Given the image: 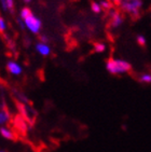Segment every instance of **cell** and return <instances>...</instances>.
I'll list each match as a JSON object with an SVG mask.
<instances>
[{"instance_id":"obj_18","label":"cell","mask_w":151,"mask_h":152,"mask_svg":"<svg viewBox=\"0 0 151 152\" xmlns=\"http://www.w3.org/2000/svg\"><path fill=\"white\" fill-rule=\"evenodd\" d=\"M6 30H7V23L4 18L2 16H0V35L3 36L6 35Z\"/></svg>"},{"instance_id":"obj_17","label":"cell","mask_w":151,"mask_h":152,"mask_svg":"<svg viewBox=\"0 0 151 152\" xmlns=\"http://www.w3.org/2000/svg\"><path fill=\"white\" fill-rule=\"evenodd\" d=\"M14 0H7V11L9 12L10 14H14Z\"/></svg>"},{"instance_id":"obj_19","label":"cell","mask_w":151,"mask_h":152,"mask_svg":"<svg viewBox=\"0 0 151 152\" xmlns=\"http://www.w3.org/2000/svg\"><path fill=\"white\" fill-rule=\"evenodd\" d=\"M136 42L138 44H139L140 47H145L146 43H147V39H146L145 36H142V35H138L136 37Z\"/></svg>"},{"instance_id":"obj_1","label":"cell","mask_w":151,"mask_h":152,"mask_svg":"<svg viewBox=\"0 0 151 152\" xmlns=\"http://www.w3.org/2000/svg\"><path fill=\"white\" fill-rule=\"evenodd\" d=\"M106 69L110 75L119 76L131 71L132 65L128 61L120 58H109L106 61Z\"/></svg>"},{"instance_id":"obj_5","label":"cell","mask_w":151,"mask_h":152,"mask_svg":"<svg viewBox=\"0 0 151 152\" xmlns=\"http://www.w3.org/2000/svg\"><path fill=\"white\" fill-rule=\"evenodd\" d=\"M24 23H25V26L29 31L34 34V35H39L41 31V28H42V22H41L40 18H38L34 13H30V14L27 16V18H24Z\"/></svg>"},{"instance_id":"obj_11","label":"cell","mask_w":151,"mask_h":152,"mask_svg":"<svg viewBox=\"0 0 151 152\" xmlns=\"http://www.w3.org/2000/svg\"><path fill=\"white\" fill-rule=\"evenodd\" d=\"M36 51L42 56H49L51 54V48L49 47V44L42 42H38L36 44Z\"/></svg>"},{"instance_id":"obj_3","label":"cell","mask_w":151,"mask_h":152,"mask_svg":"<svg viewBox=\"0 0 151 152\" xmlns=\"http://www.w3.org/2000/svg\"><path fill=\"white\" fill-rule=\"evenodd\" d=\"M15 106H16L20 114L24 118V120L28 123V125H34L36 123V120H37L38 113L35 109L32 108V106L29 105V104H22V102H15Z\"/></svg>"},{"instance_id":"obj_22","label":"cell","mask_w":151,"mask_h":152,"mask_svg":"<svg viewBox=\"0 0 151 152\" xmlns=\"http://www.w3.org/2000/svg\"><path fill=\"white\" fill-rule=\"evenodd\" d=\"M109 1L112 3L113 7H119V4L121 3V1H122V0H109Z\"/></svg>"},{"instance_id":"obj_23","label":"cell","mask_w":151,"mask_h":152,"mask_svg":"<svg viewBox=\"0 0 151 152\" xmlns=\"http://www.w3.org/2000/svg\"><path fill=\"white\" fill-rule=\"evenodd\" d=\"M0 4L2 7L3 11H7V0H0Z\"/></svg>"},{"instance_id":"obj_4","label":"cell","mask_w":151,"mask_h":152,"mask_svg":"<svg viewBox=\"0 0 151 152\" xmlns=\"http://www.w3.org/2000/svg\"><path fill=\"white\" fill-rule=\"evenodd\" d=\"M107 16L109 18L108 25L110 27V29H118L124 23V16H123V14L118 9H116L114 7L111 8L109 11H107Z\"/></svg>"},{"instance_id":"obj_24","label":"cell","mask_w":151,"mask_h":152,"mask_svg":"<svg viewBox=\"0 0 151 152\" xmlns=\"http://www.w3.org/2000/svg\"><path fill=\"white\" fill-rule=\"evenodd\" d=\"M23 1H24L25 3H29L30 1H32V0H23Z\"/></svg>"},{"instance_id":"obj_25","label":"cell","mask_w":151,"mask_h":152,"mask_svg":"<svg viewBox=\"0 0 151 152\" xmlns=\"http://www.w3.org/2000/svg\"><path fill=\"white\" fill-rule=\"evenodd\" d=\"M0 152H6L4 150H0Z\"/></svg>"},{"instance_id":"obj_2","label":"cell","mask_w":151,"mask_h":152,"mask_svg":"<svg viewBox=\"0 0 151 152\" xmlns=\"http://www.w3.org/2000/svg\"><path fill=\"white\" fill-rule=\"evenodd\" d=\"M119 8L123 13L131 15L133 18H137L140 15L142 0H122L119 4Z\"/></svg>"},{"instance_id":"obj_9","label":"cell","mask_w":151,"mask_h":152,"mask_svg":"<svg viewBox=\"0 0 151 152\" xmlns=\"http://www.w3.org/2000/svg\"><path fill=\"white\" fill-rule=\"evenodd\" d=\"M0 134L3 138H6L8 140H16L18 139V135L14 131L10 129L9 127H6V126H1L0 127Z\"/></svg>"},{"instance_id":"obj_8","label":"cell","mask_w":151,"mask_h":152,"mask_svg":"<svg viewBox=\"0 0 151 152\" xmlns=\"http://www.w3.org/2000/svg\"><path fill=\"white\" fill-rule=\"evenodd\" d=\"M7 70L13 76H20L23 72V69L21 67V65H18L16 61H10L7 63Z\"/></svg>"},{"instance_id":"obj_21","label":"cell","mask_w":151,"mask_h":152,"mask_svg":"<svg viewBox=\"0 0 151 152\" xmlns=\"http://www.w3.org/2000/svg\"><path fill=\"white\" fill-rule=\"evenodd\" d=\"M16 22H18V26H20L21 29H22V30H25V29H26V26H25V23H24V20H22V18H18V20H16Z\"/></svg>"},{"instance_id":"obj_20","label":"cell","mask_w":151,"mask_h":152,"mask_svg":"<svg viewBox=\"0 0 151 152\" xmlns=\"http://www.w3.org/2000/svg\"><path fill=\"white\" fill-rule=\"evenodd\" d=\"M39 42H42V43H49L50 38L45 35H40L39 36Z\"/></svg>"},{"instance_id":"obj_10","label":"cell","mask_w":151,"mask_h":152,"mask_svg":"<svg viewBox=\"0 0 151 152\" xmlns=\"http://www.w3.org/2000/svg\"><path fill=\"white\" fill-rule=\"evenodd\" d=\"M12 121V114L8 109H0V125L4 126Z\"/></svg>"},{"instance_id":"obj_15","label":"cell","mask_w":151,"mask_h":152,"mask_svg":"<svg viewBox=\"0 0 151 152\" xmlns=\"http://www.w3.org/2000/svg\"><path fill=\"white\" fill-rule=\"evenodd\" d=\"M99 4H100V7H102L103 11H106V12L109 11L111 8H113L112 3H111L109 0H102V1L99 2Z\"/></svg>"},{"instance_id":"obj_13","label":"cell","mask_w":151,"mask_h":152,"mask_svg":"<svg viewBox=\"0 0 151 152\" xmlns=\"http://www.w3.org/2000/svg\"><path fill=\"white\" fill-rule=\"evenodd\" d=\"M93 49L96 53H103L106 51V44L103 42H96V43H94Z\"/></svg>"},{"instance_id":"obj_6","label":"cell","mask_w":151,"mask_h":152,"mask_svg":"<svg viewBox=\"0 0 151 152\" xmlns=\"http://www.w3.org/2000/svg\"><path fill=\"white\" fill-rule=\"evenodd\" d=\"M11 122H12V124H13V127H14L15 131L18 133H20V134H22V135H25L27 133V129H28L29 125H28V123L24 120V118L22 117L21 114L15 115Z\"/></svg>"},{"instance_id":"obj_14","label":"cell","mask_w":151,"mask_h":152,"mask_svg":"<svg viewBox=\"0 0 151 152\" xmlns=\"http://www.w3.org/2000/svg\"><path fill=\"white\" fill-rule=\"evenodd\" d=\"M91 10H92V12L95 13V14H100L103 11L99 2H96V1H93V2L91 3Z\"/></svg>"},{"instance_id":"obj_7","label":"cell","mask_w":151,"mask_h":152,"mask_svg":"<svg viewBox=\"0 0 151 152\" xmlns=\"http://www.w3.org/2000/svg\"><path fill=\"white\" fill-rule=\"evenodd\" d=\"M10 92H11V95L12 97L14 98L15 102H22V104H29V105H32V102L29 99L28 97L23 93V92H21L20 90L15 88H10Z\"/></svg>"},{"instance_id":"obj_16","label":"cell","mask_w":151,"mask_h":152,"mask_svg":"<svg viewBox=\"0 0 151 152\" xmlns=\"http://www.w3.org/2000/svg\"><path fill=\"white\" fill-rule=\"evenodd\" d=\"M30 13H32V11L30 9H29L28 7H24L23 9L21 10V12H20V18H22V20H24L25 18H27Z\"/></svg>"},{"instance_id":"obj_12","label":"cell","mask_w":151,"mask_h":152,"mask_svg":"<svg viewBox=\"0 0 151 152\" xmlns=\"http://www.w3.org/2000/svg\"><path fill=\"white\" fill-rule=\"evenodd\" d=\"M138 81L142 84H151V73L150 72H144L138 76Z\"/></svg>"}]
</instances>
